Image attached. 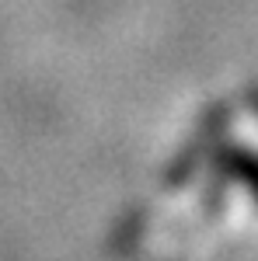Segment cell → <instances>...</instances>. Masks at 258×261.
<instances>
[{"instance_id": "7a4b0ae2", "label": "cell", "mask_w": 258, "mask_h": 261, "mask_svg": "<svg viewBox=\"0 0 258 261\" xmlns=\"http://www.w3.org/2000/svg\"><path fill=\"white\" fill-rule=\"evenodd\" d=\"M213 171L227 185H238L244 188L251 202L258 205V150L255 146H244V143H220L217 153H213Z\"/></svg>"}, {"instance_id": "3957f363", "label": "cell", "mask_w": 258, "mask_h": 261, "mask_svg": "<svg viewBox=\"0 0 258 261\" xmlns=\"http://www.w3.org/2000/svg\"><path fill=\"white\" fill-rule=\"evenodd\" d=\"M248 105H251V112H255V119H258V84L248 91Z\"/></svg>"}, {"instance_id": "6da1fadb", "label": "cell", "mask_w": 258, "mask_h": 261, "mask_svg": "<svg viewBox=\"0 0 258 261\" xmlns=\"http://www.w3.org/2000/svg\"><path fill=\"white\" fill-rule=\"evenodd\" d=\"M230 119H234V108H230L227 101L209 105V108L199 115L196 129L189 133V140L181 143V150L171 157V161H168V167H164V178H160V181H164L168 188H181V185H189V181H192L199 171H202V164L213 161L217 146L227 140Z\"/></svg>"}]
</instances>
